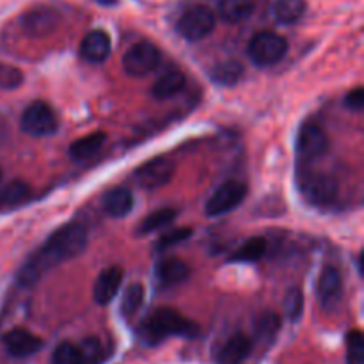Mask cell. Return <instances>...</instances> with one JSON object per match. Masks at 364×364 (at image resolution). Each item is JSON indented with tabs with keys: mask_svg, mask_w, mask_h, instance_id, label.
<instances>
[{
	"mask_svg": "<svg viewBox=\"0 0 364 364\" xmlns=\"http://www.w3.org/2000/svg\"><path fill=\"white\" fill-rule=\"evenodd\" d=\"M87 245V231L82 224H64L53 231L48 240L23 263L18 274V283L23 287L38 283L48 270L80 255Z\"/></svg>",
	"mask_w": 364,
	"mask_h": 364,
	"instance_id": "cell-1",
	"label": "cell"
},
{
	"mask_svg": "<svg viewBox=\"0 0 364 364\" xmlns=\"http://www.w3.org/2000/svg\"><path fill=\"white\" fill-rule=\"evenodd\" d=\"M142 341L148 345H156L169 336L192 338L198 334V326L180 311L171 308H159L148 315L139 329Z\"/></svg>",
	"mask_w": 364,
	"mask_h": 364,
	"instance_id": "cell-2",
	"label": "cell"
},
{
	"mask_svg": "<svg viewBox=\"0 0 364 364\" xmlns=\"http://www.w3.org/2000/svg\"><path fill=\"white\" fill-rule=\"evenodd\" d=\"M288 52V41L272 31H262L249 41L247 53L256 66H274Z\"/></svg>",
	"mask_w": 364,
	"mask_h": 364,
	"instance_id": "cell-3",
	"label": "cell"
},
{
	"mask_svg": "<svg viewBox=\"0 0 364 364\" xmlns=\"http://www.w3.org/2000/svg\"><path fill=\"white\" fill-rule=\"evenodd\" d=\"M21 130L32 137H48L55 134L59 121L52 107L43 100H36L21 114Z\"/></svg>",
	"mask_w": 364,
	"mask_h": 364,
	"instance_id": "cell-4",
	"label": "cell"
},
{
	"mask_svg": "<svg viewBox=\"0 0 364 364\" xmlns=\"http://www.w3.org/2000/svg\"><path fill=\"white\" fill-rule=\"evenodd\" d=\"M215 28V14L205 6L191 7L178 20V32L187 41H201Z\"/></svg>",
	"mask_w": 364,
	"mask_h": 364,
	"instance_id": "cell-5",
	"label": "cell"
},
{
	"mask_svg": "<svg viewBox=\"0 0 364 364\" xmlns=\"http://www.w3.org/2000/svg\"><path fill=\"white\" fill-rule=\"evenodd\" d=\"M247 185L242 183V181H226V183L220 185L215 192L212 194V198L206 201L205 205V213L208 217H220L230 213L231 210L237 208L238 205H242V201L247 196Z\"/></svg>",
	"mask_w": 364,
	"mask_h": 364,
	"instance_id": "cell-6",
	"label": "cell"
},
{
	"mask_svg": "<svg viewBox=\"0 0 364 364\" xmlns=\"http://www.w3.org/2000/svg\"><path fill=\"white\" fill-rule=\"evenodd\" d=\"M160 64V50L153 43L141 41L128 48L123 55V70L130 77L149 75Z\"/></svg>",
	"mask_w": 364,
	"mask_h": 364,
	"instance_id": "cell-7",
	"label": "cell"
},
{
	"mask_svg": "<svg viewBox=\"0 0 364 364\" xmlns=\"http://www.w3.org/2000/svg\"><path fill=\"white\" fill-rule=\"evenodd\" d=\"M174 173H176V162L173 159H169V156H156V159L148 160V162L137 167L135 180H137L141 187L155 191V188L166 187L173 180Z\"/></svg>",
	"mask_w": 364,
	"mask_h": 364,
	"instance_id": "cell-8",
	"label": "cell"
},
{
	"mask_svg": "<svg viewBox=\"0 0 364 364\" xmlns=\"http://www.w3.org/2000/svg\"><path fill=\"white\" fill-rule=\"evenodd\" d=\"M301 191L311 205L329 206L338 196V183L327 174L308 173L301 178Z\"/></svg>",
	"mask_w": 364,
	"mask_h": 364,
	"instance_id": "cell-9",
	"label": "cell"
},
{
	"mask_svg": "<svg viewBox=\"0 0 364 364\" xmlns=\"http://www.w3.org/2000/svg\"><path fill=\"white\" fill-rule=\"evenodd\" d=\"M329 149V137L316 121L308 119L301 127L297 135V151L308 160L323 156Z\"/></svg>",
	"mask_w": 364,
	"mask_h": 364,
	"instance_id": "cell-10",
	"label": "cell"
},
{
	"mask_svg": "<svg viewBox=\"0 0 364 364\" xmlns=\"http://www.w3.org/2000/svg\"><path fill=\"white\" fill-rule=\"evenodd\" d=\"M21 28L31 38H43L55 31L59 25V13L52 7H34L21 16Z\"/></svg>",
	"mask_w": 364,
	"mask_h": 364,
	"instance_id": "cell-11",
	"label": "cell"
},
{
	"mask_svg": "<svg viewBox=\"0 0 364 364\" xmlns=\"http://www.w3.org/2000/svg\"><path fill=\"white\" fill-rule=\"evenodd\" d=\"M4 347L13 358H31L43 348V340L27 329H13L4 334Z\"/></svg>",
	"mask_w": 364,
	"mask_h": 364,
	"instance_id": "cell-12",
	"label": "cell"
},
{
	"mask_svg": "<svg viewBox=\"0 0 364 364\" xmlns=\"http://www.w3.org/2000/svg\"><path fill=\"white\" fill-rule=\"evenodd\" d=\"M121 283H123V270L119 267H107L102 274L98 276V279L95 281V287H92V297L98 302L100 306H107L109 302L114 301V297L119 291Z\"/></svg>",
	"mask_w": 364,
	"mask_h": 364,
	"instance_id": "cell-13",
	"label": "cell"
},
{
	"mask_svg": "<svg viewBox=\"0 0 364 364\" xmlns=\"http://www.w3.org/2000/svg\"><path fill=\"white\" fill-rule=\"evenodd\" d=\"M252 350V343L245 334H233L228 338L226 343L217 350V364H242L249 358Z\"/></svg>",
	"mask_w": 364,
	"mask_h": 364,
	"instance_id": "cell-14",
	"label": "cell"
},
{
	"mask_svg": "<svg viewBox=\"0 0 364 364\" xmlns=\"http://www.w3.org/2000/svg\"><path fill=\"white\" fill-rule=\"evenodd\" d=\"M80 55L87 63H103L110 55V38L105 31H91L80 43Z\"/></svg>",
	"mask_w": 364,
	"mask_h": 364,
	"instance_id": "cell-15",
	"label": "cell"
},
{
	"mask_svg": "<svg viewBox=\"0 0 364 364\" xmlns=\"http://www.w3.org/2000/svg\"><path fill=\"white\" fill-rule=\"evenodd\" d=\"M103 212L114 219H123L134 210V194L127 187H114L103 196Z\"/></svg>",
	"mask_w": 364,
	"mask_h": 364,
	"instance_id": "cell-16",
	"label": "cell"
},
{
	"mask_svg": "<svg viewBox=\"0 0 364 364\" xmlns=\"http://www.w3.org/2000/svg\"><path fill=\"white\" fill-rule=\"evenodd\" d=\"M341 288H343V281H341V274L336 267H326L320 272L318 281H316V295H318L322 304H331L340 299Z\"/></svg>",
	"mask_w": 364,
	"mask_h": 364,
	"instance_id": "cell-17",
	"label": "cell"
},
{
	"mask_svg": "<svg viewBox=\"0 0 364 364\" xmlns=\"http://www.w3.org/2000/svg\"><path fill=\"white\" fill-rule=\"evenodd\" d=\"M191 276V269L185 262L178 258H167L156 265V277L160 283L164 284H180L188 279Z\"/></svg>",
	"mask_w": 364,
	"mask_h": 364,
	"instance_id": "cell-18",
	"label": "cell"
},
{
	"mask_svg": "<svg viewBox=\"0 0 364 364\" xmlns=\"http://www.w3.org/2000/svg\"><path fill=\"white\" fill-rule=\"evenodd\" d=\"M185 87V75L180 70H171L164 73L159 80L153 84L151 95L156 100H167L173 98L174 95Z\"/></svg>",
	"mask_w": 364,
	"mask_h": 364,
	"instance_id": "cell-19",
	"label": "cell"
},
{
	"mask_svg": "<svg viewBox=\"0 0 364 364\" xmlns=\"http://www.w3.org/2000/svg\"><path fill=\"white\" fill-rule=\"evenodd\" d=\"M107 141V135L103 132H95V134H89L85 137L77 139L75 142H71L70 146V156L73 160H85L91 159L96 151H100L103 144Z\"/></svg>",
	"mask_w": 364,
	"mask_h": 364,
	"instance_id": "cell-20",
	"label": "cell"
},
{
	"mask_svg": "<svg viewBox=\"0 0 364 364\" xmlns=\"http://www.w3.org/2000/svg\"><path fill=\"white\" fill-rule=\"evenodd\" d=\"M255 11V0H220L219 14L228 23H240Z\"/></svg>",
	"mask_w": 364,
	"mask_h": 364,
	"instance_id": "cell-21",
	"label": "cell"
},
{
	"mask_svg": "<svg viewBox=\"0 0 364 364\" xmlns=\"http://www.w3.org/2000/svg\"><path fill=\"white\" fill-rule=\"evenodd\" d=\"M31 198V187L25 181H11L0 188V210H13Z\"/></svg>",
	"mask_w": 364,
	"mask_h": 364,
	"instance_id": "cell-22",
	"label": "cell"
},
{
	"mask_svg": "<svg viewBox=\"0 0 364 364\" xmlns=\"http://www.w3.org/2000/svg\"><path fill=\"white\" fill-rule=\"evenodd\" d=\"M306 0H276L274 4V16L279 23H297L306 13Z\"/></svg>",
	"mask_w": 364,
	"mask_h": 364,
	"instance_id": "cell-23",
	"label": "cell"
},
{
	"mask_svg": "<svg viewBox=\"0 0 364 364\" xmlns=\"http://www.w3.org/2000/svg\"><path fill=\"white\" fill-rule=\"evenodd\" d=\"M210 77L219 85H235L244 77V66L238 60H224L213 66Z\"/></svg>",
	"mask_w": 364,
	"mask_h": 364,
	"instance_id": "cell-24",
	"label": "cell"
},
{
	"mask_svg": "<svg viewBox=\"0 0 364 364\" xmlns=\"http://www.w3.org/2000/svg\"><path fill=\"white\" fill-rule=\"evenodd\" d=\"M267 251V240L265 238H249L247 242L240 245L237 251L231 255L230 262H237V263H255L258 259H262L265 256Z\"/></svg>",
	"mask_w": 364,
	"mask_h": 364,
	"instance_id": "cell-25",
	"label": "cell"
},
{
	"mask_svg": "<svg viewBox=\"0 0 364 364\" xmlns=\"http://www.w3.org/2000/svg\"><path fill=\"white\" fill-rule=\"evenodd\" d=\"M178 217V210L174 208H160L156 212L149 213L137 228V235H149L153 231H159L162 228L169 226V224L174 223V219Z\"/></svg>",
	"mask_w": 364,
	"mask_h": 364,
	"instance_id": "cell-26",
	"label": "cell"
},
{
	"mask_svg": "<svg viewBox=\"0 0 364 364\" xmlns=\"http://www.w3.org/2000/svg\"><path fill=\"white\" fill-rule=\"evenodd\" d=\"M144 287L141 283H134L124 290L123 301H121V315L124 318H132L141 309L144 302Z\"/></svg>",
	"mask_w": 364,
	"mask_h": 364,
	"instance_id": "cell-27",
	"label": "cell"
},
{
	"mask_svg": "<svg viewBox=\"0 0 364 364\" xmlns=\"http://www.w3.org/2000/svg\"><path fill=\"white\" fill-rule=\"evenodd\" d=\"M284 311L291 322H297L304 313V294L299 288H290L284 297Z\"/></svg>",
	"mask_w": 364,
	"mask_h": 364,
	"instance_id": "cell-28",
	"label": "cell"
},
{
	"mask_svg": "<svg viewBox=\"0 0 364 364\" xmlns=\"http://www.w3.org/2000/svg\"><path fill=\"white\" fill-rule=\"evenodd\" d=\"M347 364H364V338L361 331L347 334Z\"/></svg>",
	"mask_w": 364,
	"mask_h": 364,
	"instance_id": "cell-29",
	"label": "cell"
},
{
	"mask_svg": "<svg viewBox=\"0 0 364 364\" xmlns=\"http://www.w3.org/2000/svg\"><path fill=\"white\" fill-rule=\"evenodd\" d=\"M52 364H82V355L78 345L64 341L53 350Z\"/></svg>",
	"mask_w": 364,
	"mask_h": 364,
	"instance_id": "cell-30",
	"label": "cell"
},
{
	"mask_svg": "<svg viewBox=\"0 0 364 364\" xmlns=\"http://www.w3.org/2000/svg\"><path fill=\"white\" fill-rule=\"evenodd\" d=\"M281 329V318L277 313L269 311V313H263L262 316L258 318L256 322V331H258L259 338L263 340H272Z\"/></svg>",
	"mask_w": 364,
	"mask_h": 364,
	"instance_id": "cell-31",
	"label": "cell"
},
{
	"mask_svg": "<svg viewBox=\"0 0 364 364\" xmlns=\"http://www.w3.org/2000/svg\"><path fill=\"white\" fill-rule=\"evenodd\" d=\"M82 355V364H100L105 358L103 354V347L96 338H87L78 345Z\"/></svg>",
	"mask_w": 364,
	"mask_h": 364,
	"instance_id": "cell-32",
	"label": "cell"
},
{
	"mask_svg": "<svg viewBox=\"0 0 364 364\" xmlns=\"http://www.w3.org/2000/svg\"><path fill=\"white\" fill-rule=\"evenodd\" d=\"M192 235V228H174V230L166 231L162 237L156 242V249L159 251H166V249L174 247V245L181 244V242L188 240Z\"/></svg>",
	"mask_w": 364,
	"mask_h": 364,
	"instance_id": "cell-33",
	"label": "cell"
},
{
	"mask_svg": "<svg viewBox=\"0 0 364 364\" xmlns=\"http://www.w3.org/2000/svg\"><path fill=\"white\" fill-rule=\"evenodd\" d=\"M23 82V73L18 68L9 66V64H0V87L7 89H18Z\"/></svg>",
	"mask_w": 364,
	"mask_h": 364,
	"instance_id": "cell-34",
	"label": "cell"
},
{
	"mask_svg": "<svg viewBox=\"0 0 364 364\" xmlns=\"http://www.w3.org/2000/svg\"><path fill=\"white\" fill-rule=\"evenodd\" d=\"M345 107L352 112H361L364 109V89L355 87L345 96Z\"/></svg>",
	"mask_w": 364,
	"mask_h": 364,
	"instance_id": "cell-35",
	"label": "cell"
},
{
	"mask_svg": "<svg viewBox=\"0 0 364 364\" xmlns=\"http://www.w3.org/2000/svg\"><path fill=\"white\" fill-rule=\"evenodd\" d=\"M95 2L102 4V6H116L117 0H95Z\"/></svg>",
	"mask_w": 364,
	"mask_h": 364,
	"instance_id": "cell-36",
	"label": "cell"
},
{
	"mask_svg": "<svg viewBox=\"0 0 364 364\" xmlns=\"http://www.w3.org/2000/svg\"><path fill=\"white\" fill-rule=\"evenodd\" d=\"M0 180H2V171H0Z\"/></svg>",
	"mask_w": 364,
	"mask_h": 364,
	"instance_id": "cell-37",
	"label": "cell"
}]
</instances>
